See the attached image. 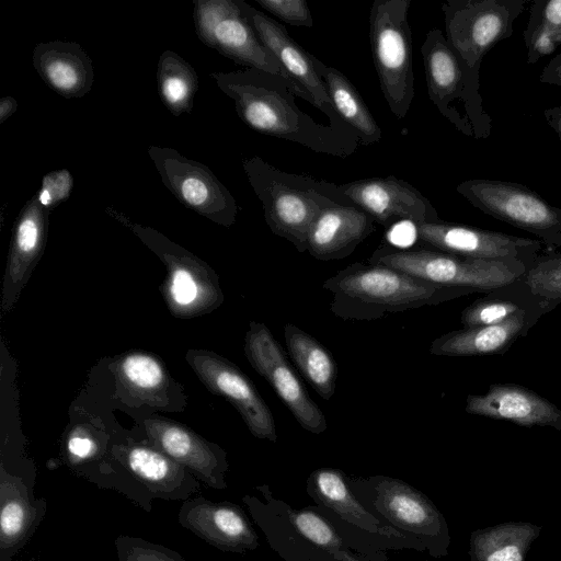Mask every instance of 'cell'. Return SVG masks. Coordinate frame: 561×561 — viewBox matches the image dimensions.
I'll list each match as a JSON object with an SVG mask.
<instances>
[{
  "label": "cell",
  "instance_id": "obj_40",
  "mask_svg": "<svg viewBox=\"0 0 561 561\" xmlns=\"http://www.w3.org/2000/svg\"><path fill=\"white\" fill-rule=\"evenodd\" d=\"M543 117L561 140V105L546 108Z\"/></svg>",
  "mask_w": 561,
  "mask_h": 561
},
{
  "label": "cell",
  "instance_id": "obj_27",
  "mask_svg": "<svg viewBox=\"0 0 561 561\" xmlns=\"http://www.w3.org/2000/svg\"><path fill=\"white\" fill-rule=\"evenodd\" d=\"M542 527L527 522H507L480 528L470 535L471 561H526Z\"/></svg>",
  "mask_w": 561,
  "mask_h": 561
},
{
  "label": "cell",
  "instance_id": "obj_19",
  "mask_svg": "<svg viewBox=\"0 0 561 561\" xmlns=\"http://www.w3.org/2000/svg\"><path fill=\"white\" fill-rule=\"evenodd\" d=\"M374 482L375 505L381 514L405 530L426 536L436 556L447 553L450 538L446 520L427 496L398 479L377 477Z\"/></svg>",
  "mask_w": 561,
  "mask_h": 561
},
{
  "label": "cell",
  "instance_id": "obj_35",
  "mask_svg": "<svg viewBox=\"0 0 561 561\" xmlns=\"http://www.w3.org/2000/svg\"><path fill=\"white\" fill-rule=\"evenodd\" d=\"M289 518L296 530L312 543L345 561H357L345 552L344 545L334 528L320 515L301 510L291 512Z\"/></svg>",
  "mask_w": 561,
  "mask_h": 561
},
{
  "label": "cell",
  "instance_id": "obj_15",
  "mask_svg": "<svg viewBox=\"0 0 561 561\" xmlns=\"http://www.w3.org/2000/svg\"><path fill=\"white\" fill-rule=\"evenodd\" d=\"M111 456L152 500L185 501L201 490L193 473L148 443H117L111 447Z\"/></svg>",
  "mask_w": 561,
  "mask_h": 561
},
{
  "label": "cell",
  "instance_id": "obj_17",
  "mask_svg": "<svg viewBox=\"0 0 561 561\" xmlns=\"http://www.w3.org/2000/svg\"><path fill=\"white\" fill-rule=\"evenodd\" d=\"M179 524L208 545L225 551L243 553L257 546V536L242 508L228 501L204 496L183 501Z\"/></svg>",
  "mask_w": 561,
  "mask_h": 561
},
{
  "label": "cell",
  "instance_id": "obj_41",
  "mask_svg": "<svg viewBox=\"0 0 561 561\" xmlns=\"http://www.w3.org/2000/svg\"><path fill=\"white\" fill-rule=\"evenodd\" d=\"M18 110V102L12 96H3L0 100V124L12 116Z\"/></svg>",
  "mask_w": 561,
  "mask_h": 561
},
{
  "label": "cell",
  "instance_id": "obj_34",
  "mask_svg": "<svg viewBox=\"0 0 561 561\" xmlns=\"http://www.w3.org/2000/svg\"><path fill=\"white\" fill-rule=\"evenodd\" d=\"M513 286L518 291V297L516 294H511V298L508 299L505 295L500 297L492 291L491 294L493 295L478 299L465 308L460 316V322L463 328L499 324L523 309L538 306L524 295L515 283H513Z\"/></svg>",
  "mask_w": 561,
  "mask_h": 561
},
{
  "label": "cell",
  "instance_id": "obj_5",
  "mask_svg": "<svg viewBox=\"0 0 561 561\" xmlns=\"http://www.w3.org/2000/svg\"><path fill=\"white\" fill-rule=\"evenodd\" d=\"M367 263L386 265L432 284L492 293L517 282L529 267L517 260H478L430 248L382 244Z\"/></svg>",
  "mask_w": 561,
  "mask_h": 561
},
{
  "label": "cell",
  "instance_id": "obj_33",
  "mask_svg": "<svg viewBox=\"0 0 561 561\" xmlns=\"http://www.w3.org/2000/svg\"><path fill=\"white\" fill-rule=\"evenodd\" d=\"M515 284L545 312L550 311L561 302V253L540 254Z\"/></svg>",
  "mask_w": 561,
  "mask_h": 561
},
{
  "label": "cell",
  "instance_id": "obj_39",
  "mask_svg": "<svg viewBox=\"0 0 561 561\" xmlns=\"http://www.w3.org/2000/svg\"><path fill=\"white\" fill-rule=\"evenodd\" d=\"M539 81L545 84L561 87V53L551 58L542 68Z\"/></svg>",
  "mask_w": 561,
  "mask_h": 561
},
{
  "label": "cell",
  "instance_id": "obj_16",
  "mask_svg": "<svg viewBox=\"0 0 561 561\" xmlns=\"http://www.w3.org/2000/svg\"><path fill=\"white\" fill-rule=\"evenodd\" d=\"M237 1L263 45L287 73L312 95L316 107L325 114L330 125L341 130L354 131L336 112L313 65L312 54L298 45L282 24L245 1Z\"/></svg>",
  "mask_w": 561,
  "mask_h": 561
},
{
  "label": "cell",
  "instance_id": "obj_30",
  "mask_svg": "<svg viewBox=\"0 0 561 561\" xmlns=\"http://www.w3.org/2000/svg\"><path fill=\"white\" fill-rule=\"evenodd\" d=\"M157 82L160 99L171 114L180 116L191 112L198 77L186 60L172 50H164L158 60Z\"/></svg>",
  "mask_w": 561,
  "mask_h": 561
},
{
  "label": "cell",
  "instance_id": "obj_42",
  "mask_svg": "<svg viewBox=\"0 0 561 561\" xmlns=\"http://www.w3.org/2000/svg\"><path fill=\"white\" fill-rule=\"evenodd\" d=\"M26 561H37V559H35V558H31V559H28V560H26Z\"/></svg>",
  "mask_w": 561,
  "mask_h": 561
},
{
  "label": "cell",
  "instance_id": "obj_13",
  "mask_svg": "<svg viewBox=\"0 0 561 561\" xmlns=\"http://www.w3.org/2000/svg\"><path fill=\"white\" fill-rule=\"evenodd\" d=\"M339 187L354 206L386 228L398 221L416 225L440 220L435 207L419 190L394 175L356 180Z\"/></svg>",
  "mask_w": 561,
  "mask_h": 561
},
{
  "label": "cell",
  "instance_id": "obj_8",
  "mask_svg": "<svg viewBox=\"0 0 561 561\" xmlns=\"http://www.w3.org/2000/svg\"><path fill=\"white\" fill-rule=\"evenodd\" d=\"M456 191L482 213L561 247V208L526 185L471 179L460 182Z\"/></svg>",
  "mask_w": 561,
  "mask_h": 561
},
{
  "label": "cell",
  "instance_id": "obj_36",
  "mask_svg": "<svg viewBox=\"0 0 561 561\" xmlns=\"http://www.w3.org/2000/svg\"><path fill=\"white\" fill-rule=\"evenodd\" d=\"M114 545L118 561H186L178 551L136 536L119 535Z\"/></svg>",
  "mask_w": 561,
  "mask_h": 561
},
{
  "label": "cell",
  "instance_id": "obj_3",
  "mask_svg": "<svg viewBox=\"0 0 561 561\" xmlns=\"http://www.w3.org/2000/svg\"><path fill=\"white\" fill-rule=\"evenodd\" d=\"M250 186L262 203L271 231L307 251V236L314 219L327 208L353 205L335 183L306 174L284 172L261 157L242 161Z\"/></svg>",
  "mask_w": 561,
  "mask_h": 561
},
{
  "label": "cell",
  "instance_id": "obj_9",
  "mask_svg": "<svg viewBox=\"0 0 561 561\" xmlns=\"http://www.w3.org/2000/svg\"><path fill=\"white\" fill-rule=\"evenodd\" d=\"M526 0H447L442 4L446 39L460 59L480 72L483 57L513 33Z\"/></svg>",
  "mask_w": 561,
  "mask_h": 561
},
{
  "label": "cell",
  "instance_id": "obj_4",
  "mask_svg": "<svg viewBox=\"0 0 561 561\" xmlns=\"http://www.w3.org/2000/svg\"><path fill=\"white\" fill-rule=\"evenodd\" d=\"M421 55L428 98L439 113L463 135L486 139L492 118L480 93V72L460 59L439 28L426 33Z\"/></svg>",
  "mask_w": 561,
  "mask_h": 561
},
{
  "label": "cell",
  "instance_id": "obj_14",
  "mask_svg": "<svg viewBox=\"0 0 561 561\" xmlns=\"http://www.w3.org/2000/svg\"><path fill=\"white\" fill-rule=\"evenodd\" d=\"M187 359L201 380L238 410L254 437L277 440L276 424L268 405L237 366L208 352H190Z\"/></svg>",
  "mask_w": 561,
  "mask_h": 561
},
{
  "label": "cell",
  "instance_id": "obj_22",
  "mask_svg": "<svg viewBox=\"0 0 561 561\" xmlns=\"http://www.w3.org/2000/svg\"><path fill=\"white\" fill-rule=\"evenodd\" d=\"M49 210L33 195L19 213L12 239L3 286V310H9L45 247Z\"/></svg>",
  "mask_w": 561,
  "mask_h": 561
},
{
  "label": "cell",
  "instance_id": "obj_38",
  "mask_svg": "<svg viewBox=\"0 0 561 561\" xmlns=\"http://www.w3.org/2000/svg\"><path fill=\"white\" fill-rule=\"evenodd\" d=\"M72 176L68 170H56L43 178L41 190L36 193L39 203L48 210L66 201L72 190Z\"/></svg>",
  "mask_w": 561,
  "mask_h": 561
},
{
  "label": "cell",
  "instance_id": "obj_7",
  "mask_svg": "<svg viewBox=\"0 0 561 561\" xmlns=\"http://www.w3.org/2000/svg\"><path fill=\"white\" fill-rule=\"evenodd\" d=\"M193 19L197 37L233 62L282 77L294 94L316 106L301 88L263 45L237 0H196Z\"/></svg>",
  "mask_w": 561,
  "mask_h": 561
},
{
  "label": "cell",
  "instance_id": "obj_25",
  "mask_svg": "<svg viewBox=\"0 0 561 561\" xmlns=\"http://www.w3.org/2000/svg\"><path fill=\"white\" fill-rule=\"evenodd\" d=\"M33 66L42 80L66 99L84 96L94 81L91 58L75 42L37 44L33 50Z\"/></svg>",
  "mask_w": 561,
  "mask_h": 561
},
{
  "label": "cell",
  "instance_id": "obj_1",
  "mask_svg": "<svg viewBox=\"0 0 561 561\" xmlns=\"http://www.w3.org/2000/svg\"><path fill=\"white\" fill-rule=\"evenodd\" d=\"M210 77L253 130L339 158L357 150L359 140L354 131L317 123L298 107L296 95L282 77L253 68L211 72Z\"/></svg>",
  "mask_w": 561,
  "mask_h": 561
},
{
  "label": "cell",
  "instance_id": "obj_26",
  "mask_svg": "<svg viewBox=\"0 0 561 561\" xmlns=\"http://www.w3.org/2000/svg\"><path fill=\"white\" fill-rule=\"evenodd\" d=\"M313 65L327 92L343 121L354 130L363 145L380 141L382 131L356 87L339 69L325 65L312 55Z\"/></svg>",
  "mask_w": 561,
  "mask_h": 561
},
{
  "label": "cell",
  "instance_id": "obj_23",
  "mask_svg": "<svg viewBox=\"0 0 561 561\" xmlns=\"http://www.w3.org/2000/svg\"><path fill=\"white\" fill-rule=\"evenodd\" d=\"M375 220L354 205L324 209L312 222L307 251L319 261L342 260L376 230Z\"/></svg>",
  "mask_w": 561,
  "mask_h": 561
},
{
  "label": "cell",
  "instance_id": "obj_29",
  "mask_svg": "<svg viewBox=\"0 0 561 561\" xmlns=\"http://www.w3.org/2000/svg\"><path fill=\"white\" fill-rule=\"evenodd\" d=\"M310 494L348 523L370 533L389 531L351 493L340 470L321 468L308 480Z\"/></svg>",
  "mask_w": 561,
  "mask_h": 561
},
{
  "label": "cell",
  "instance_id": "obj_37",
  "mask_svg": "<svg viewBox=\"0 0 561 561\" xmlns=\"http://www.w3.org/2000/svg\"><path fill=\"white\" fill-rule=\"evenodd\" d=\"M264 10L293 26L311 27L313 19L305 0H255Z\"/></svg>",
  "mask_w": 561,
  "mask_h": 561
},
{
  "label": "cell",
  "instance_id": "obj_11",
  "mask_svg": "<svg viewBox=\"0 0 561 561\" xmlns=\"http://www.w3.org/2000/svg\"><path fill=\"white\" fill-rule=\"evenodd\" d=\"M244 352L251 366L271 385L302 428L313 434L327 431L323 412L310 398L280 344L264 323L250 322Z\"/></svg>",
  "mask_w": 561,
  "mask_h": 561
},
{
  "label": "cell",
  "instance_id": "obj_24",
  "mask_svg": "<svg viewBox=\"0 0 561 561\" xmlns=\"http://www.w3.org/2000/svg\"><path fill=\"white\" fill-rule=\"evenodd\" d=\"M545 313L536 306L523 309L506 321L473 328H462L436 337L430 353L436 356H481L502 354Z\"/></svg>",
  "mask_w": 561,
  "mask_h": 561
},
{
  "label": "cell",
  "instance_id": "obj_32",
  "mask_svg": "<svg viewBox=\"0 0 561 561\" xmlns=\"http://www.w3.org/2000/svg\"><path fill=\"white\" fill-rule=\"evenodd\" d=\"M116 375L126 389L154 404H158V398L165 390L168 381L161 363L139 352L123 356L117 362Z\"/></svg>",
  "mask_w": 561,
  "mask_h": 561
},
{
  "label": "cell",
  "instance_id": "obj_18",
  "mask_svg": "<svg viewBox=\"0 0 561 561\" xmlns=\"http://www.w3.org/2000/svg\"><path fill=\"white\" fill-rule=\"evenodd\" d=\"M148 444L186 468L201 482L216 489L227 488L226 453L180 424L164 420L145 421Z\"/></svg>",
  "mask_w": 561,
  "mask_h": 561
},
{
  "label": "cell",
  "instance_id": "obj_20",
  "mask_svg": "<svg viewBox=\"0 0 561 561\" xmlns=\"http://www.w3.org/2000/svg\"><path fill=\"white\" fill-rule=\"evenodd\" d=\"M46 511L47 502L36 497L34 483L0 466V561H11L30 541Z\"/></svg>",
  "mask_w": 561,
  "mask_h": 561
},
{
  "label": "cell",
  "instance_id": "obj_21",
  "mask_svg": "<svg viewBox=\"0 0 561 561\" xmlns=\"http://www.w3.org/2000/svg\"><path fill=\"white\" fill-rule=\"evenodd\" d=\"M469 414L506 420L522 426H549L561 432V409L533 390L514 383H492L484 394H469Z\"/></svg>",
  "mask_w": 561,
  "mask_h": 561
},
{
  "label": "cell",
  "instance_id": "obj_31",
  "mask_svg": "<svg viewBox=\"0 0 561 561\" xmlns=\"http://www.w3.org/2000/svg\"><path fill=\"white\" fill-rule=\"evenodd\" d=\"M527 62L535 64L561 45V0H536L523 33Z\"/></svg>",
  "mask_w": 561,
  "mask_h": 561
},
{
  "label": "cell",
  "instance_id": "obj_10",
  "mask_svg": "<svg viewBox=\"0 0 561 561\" xmlns=\"http://www.w3.org/2000/svg\"><path fill=\"white\" fill-rule=\"evenodd\" d=\"M148 154L163 185L180 203L224 227L236 222L237 202L207 165L169 147L150 146Z\"/></svg>",
  "mask_w": 561,
  "mask_h": 561
},
{
  "label": "cell",
  "instance_id": "obj_6",
  "mask_svg": "<svg viewBox=\"0 0 561 561\" xmlns=\"http://www.w3.org/2000/svg\"><path fill=\"white\" fill-rule=\"evenodd\" d=\"M411 0H375L369 13L374 66L388 107L397 118L408 114L414 98Z\"/></svg>",
  "mask_w": 561,
  "mask_h": 561
},
{
  "label": "cell",
  "instance_id": "obj_12",
  "mask_svg": "<svg viewBox=\"0 0 561 561\" xmlns=\"http://www.w3.org/2000/svg\"><path fill=\"white\" fill-rule=\"evenodd\" d=\"M414 226L417 239L427 248L471 259L517 260L530 266L542 250L540 240L465 225L439 220Z\"/></svg>",
  "mask_w": 561,
  "mask_h": 561
},
{
  "label": "cell",
  "instance_id": "obj_28",
  "mask_svg": "<svg viewBox=\"0 0 561 561\" xmlns=\"http://www.w3.org/2000/svg\"><path fill=\"white\" fill-rule=\"evenodd\" d=\"M286 348L296 367L324 400L335 393L337 368L331 352L293 323L284 327Z\"/></svg>",
  "mask_w": 561,
  "mask_h": 561
},
{
  "label": "cell",
  "instance_id": "obj_2",
  "mask_svg": "<svg viewBox=\"0 0 561 561\" xmlns=\"http://www.w3.org/2000/svg\"><path fill=\"white\" fill-rule=\"evenodd\" d=\"M331 312L345 321H373L387 314L433 306L476 293L432 284L402 271L356 262L327 278Z\"/></svg>",
  "mask_w": 561,
  "mask_h": 561
}]
</instances>
